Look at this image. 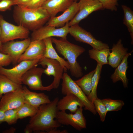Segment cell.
Returning <instances> with one entry per match:
<instances>
[{
  "label": "cell",
  "mask_w": 133,
  "mask_h": 133,
  "mask_svg": "<svg viewBox=\"0 0 133 133\" xmlns=\"http://www.w3.org/2000/svg\"><path fill=\"white\" fill-rule=\"evenodd\" d=\"M59 100L56 97L49 103L41 105L33 116L31 117L26 127L33 131H45L48 133L51 130L61 126V125L56 119L57 102Z\"/></svg>",
  "instance_id": "6da1fadb"
},
{
  "label": "cell",
  "mask_w": 133,
  "mask_h": 133,
  "mask_svg": "<svg viewBox=\"0 0 133 133\" xmlns=\"http://www.w3.org/2000/svg\"><path fill=\"white\" fill-rule=\"evenodd\" d=\"M13 17L18 25L33 31L43 26L50 17L42 7L32 9L17 5L14 9Z\"/></svg>",
  "instance_id": "7a4b0ae2"
},
{
  "label": "cell",
  "mask_w": 133,
  "mask_h": 133,
  "mask_svg": "<svg viewBox=\"0 0 133 133\" xmlns=\"http://www.w3.org/2000/svg\"><path fill=\"white\" fill-rule=\"evenodd\" d=\"M51 39L57 52L67 60L71 75L77 78L82 77L83 75L82 68L77 61V59L85 51V48L71 43L67 38H61L58 39L51 37Z\"/></svg>",
  "instance_id": "3957f363"
},
{
  "label": "cell",
  "mask_w": 133,
  "mask_h": 133,
  "mask_svg": "<svg viewBox=\"0 0 133 133\" xmlns=\"http://www.w3.org/2000/svg\"><path fill=\"white\" fill-rule=\"evenodd\" d=\"M62 80V94L65 95L68 93L73 94L82 102L85 110L90 111L94 115H96L97 112L93 103L89 100L87 96L67 73H64Z\"/></svg>",
  "instance_id": "277c9868"
},
{
  "label": "cell",
  "mask_w": 133,
  "mask_h": 133,
  "mask_svg": "<svg viewBox=\"0 0 133 133\" xmlns=\"http://www.w3.org/2000/svg\"><path fill=\"white\" fill-rule=\"evenodd\" d=\"M0 40L2 44L17 39L29 37V30L21 25L17 26L8 22L0 15Z\"/></svg>",
  "instance_id": "5b68a950"
},
{
  "label": "cell",
  "mask_w": 133,
  "mask_h": 133,
  "mask_svg": "<svg viewBox=\"0 0 133 133\" xmlns=\"http://www.w3.org/2000/svg\"><path fill=\"white\" fill-rule=\"evenodd\" d=\"M37 66L31 68L23 75L21 78L22 83L27 85L32 90L50 91L53 89L51 84L47 86H44L42 84L41 77L44 69L37 67Z\"/></svg>",
  "instance_id": "8992f818"
},
{
  "label": "cell",
  "mask_w": 133,
  "mask_h": 133,
  "mask_svg": "<svg viewBox=\"0 0 133 133\" xmlns=\"http://www.w3.org/2000/svg\"><path fill=\"white\" fill-rule=\"evenodd\" d=\"M82 107H79L74 113L67 114L65 111H58L56 118L61 124L70 125L80 131L86 128V122Z\"/></svg>",
  "instance_id": "52a82bcc"
},
{
  "label": "cell",
  "mask_w": 133,
  "mask_h": 133,
  "mask_svg": "<svg viewBox=\"0 0 133 133\" xmlns=\"http://www.w3.org/2000/svg\"><path fill=\"white\" fill-rule=\"evenodd\" d=\"M69 33L77 41L87 44L93 48L100 50L105 48H109L107 44L96 39L91 33L86 30L78 24L69 27Z\"/></svg>",
  "instance_id": "ba28073f"
},
{
  "label": "cell",
  "mask_w": 133,
  "mask_h": 133,
  "mask_svg": "<svg viewBox=\"0 0 133 133\" xmlns=\"http://www.w3.org/2000/svg\"><path fill=\"white\" fill-rule=\"evenodd\" d=\"M40 60H23L10 69L0 67V73L5 76L14 82L21 84V78L23 75L31 68L37 65Z\"/></svg>",
  "instance_id": "9c48e42d"
},
{
  "label": "cell",
  "mask_w": 133,
  "mask_h": 133,
  "mask_svg": "<svg viewBox=\"0 0 133 133\" xmlns=\"http://www.w3.org/2000/svg\"><path fill=\"white\" fill-rule=\"evenodd\" d=\"M38 64L46 68L44 69L43 73L48 76H53L54 80L51 84L53 89L57 88L64 71L60 63L55 60L44 57L40 60Z\"/></svg>",
  "instance_id": "30bf717a"
},
{
  "label": "cell",
  "mask_w": 133,
  "mask_h": 133,
  "mask_svg": "<svg viewBox=\"0 0 133 133\" xmlns=\"http://www.w3.org/2000/svg\"><path fill=\"white\" fill-rule=\"evenodd\" d=\"M31 41V39L28 37L21 41L8 42L3 44L0 52L9 55L11 58L12 63L16 65Z\"/></svg>",
  "instance_id": "8fae6325"
},
{
  "label": "cell",
  "mask_w": 133,
  "mask_h": 133,
  "mask_svg": "<svg viewBox=\"0 0 133 133\" xmlns=\"http://www.w3.org/2000/svg\"><path fill=\"white\" fill-rule=\"evenodd\" d=\"M68 23V22L64 26L58 28L48 25L43 26L33 31L31 34V41L43 40L52 37L66 38L70 27Z\"/></svg>",
  "instance_id": "7c38bea8"
},
{
  "label": "cell",
  "mask_w": 133,
  "mask_h": 133,
  "mask_svg": "<svg viewBox=\"0 0 133 133\" xmlns=\"http://www.w3.org/2000/svg\"><path fill=\"white\" fill-rule=\"evenodd\" d=\"M78 3L79 10L73 18L68 22L69 27L78 24L93 12L104 9L98 0H80Z\"/></svg>",
  "instance_id": "4fadbf2b"
},
{
  "label": "cell",
  "mask_w": 133,
  "mask_h": 133,
  "mask_svg": "<svg viewBox=\"0 0 133 133\" xmlns=\"http://www.w3.org/2000/svg\"><path fill=\"white\" fill-rule=\"evenodd\" d=\"M22 88L2 96L0 99V110L17 109L25 103Z\"/></svg>",
  "instance_id": "5bb4252c"
},
{
  "label": "cell",
  "mask_w": 133,
  "mask_h": 133,
  "mask_svg": "<svg viewBox=\"0 0 133 133\" xmlns=\"http://www.w3.org/2000/svg\"><path fill=\"white\" fill-rule=\"evenodd\" d=\"M45 50V45L43 40L31 41L18 63L24 60L41 59L44 56Z\"/></svg>",
  "instance_id": "9a60e30c"
},
{
  "label": "cell",
  "mask_w": 133,
  "mask_h": 133,
  "mask_svg": "<svg viewBox=\"0 0 133 133\" xmlns=\"http://www.w3.org/2000/svg\"><path fill=\"white\" fill-rule=\"evenodd\" d=\"M79 10L78 2L74 1L71 5L61 15L50 17L48 25L55 27H62L71 20Z\"/></svg>",
  "instance_id": "2e32d148"
},
{
  "label": "cell",
  "mask_w": 133,
  "mask_h": 133,
  "mask_svg": "<svg viewBox=\"0 0 133 133\" xmlns=\"http://www.w3.org/2000/svg\"><path fill=\"white\" fill-rule=\"evenodd\" d=\"M22 90L25 102L38 109L42 104L50 103L48 96L43 93H37L30 91L27 87L23 86Z\"/></svg>",
  "instance_id": "e0dca14e"
},
{
  "label": "cell",
  "mask_w": 133,
  "mask_h": 133,
  "mask_svg": "<svg viewBox=\"0 0 133 133\" xmlns=\"http://www.w3.org/2000/svg\"><path fill=\"white\" fill-rule=\"evenodd\" d=\"M79 107H84L82 102L76 96L68 93L62 99L59 100L57 103L58 111H65L68 110L71 113H74Z\"/></svg>",
  "instance_id": "ac0fdd59"
},
{
  "label": "cell",
  "mask_w": 133,
  "mask_h": 133,
  "mask_svg": "<svg viewBox=\"0 0 133 133\" xmlns=\"http://www.w3.org/2000/svg\"><path fill=\"white\" fill-rule=\"evenodd\" d=\"M108 58V64L113 68H116L128 53V49L123 46L122 40L119 39L116 44H113Z\"/></svg>",
  "instance_id": "d6986e66"
},
{
  "label": "cell",
  "mask_w": 133,
  "mask_h": 133,
  "mask_svg": "<svg viewBox=\"0 0 133 133\" xmlns=\"http://www.w3.org/2000/svg\"><path fill=\"white\" fill-rule=\"evenodd\" d=\"M74 0H47L42 7L48 12L50 17L55 16L60 12H64Z\"/></svg>",
  "instance_id": "ffe728a7"
},
{
  "label": "cell",
  "mask_w": 133,
  "mask_h": 133,
  "mask_svg": "<svg viewBox=\"0 0 133 133\" xmlns=\"http://www.w3.org/2000/svg\"><path fill=\"white\" fill-rule=\"evenodd\" d=\"M130 55V53H128L124 56L110 77L113 83H115L119 81H121L125 88L128 87V81L126 72L128 67V59Z\"/></svg>",
  "instance_id": "44dd1931"
},
{
  "label": "cell",
  "mask_w": 133,
  "mask_h": 133,
  "mask_svg": "<svg viewBox=\"0 0 133 133\" xmlns=\"http://www.w3.org/2000/svg\"><path fill=\"white\" fill-rule=\"evenodd\" d=\"M52 37L46 38L43 40L45 45L44 57L55 60L58 61L63 67L64 71L69 70L70 66L68 62L59 56L52 45Z\"/></svg>",
  "instance_id": "7402d4cb"
},
{
  "label": "cell",
  "mask_w": 133,
  "mask_h": 133,
  "mask_svg": "<svg viewBox=\"0 0 133 133\" xmlns=\"http://www.w3.org/2000/svg\"><path fill=\"white\" fill-rule=\"evenodd\" d=\"M22 87L21 84L14 82L5 76L0 73V99L4 94Z\"/></svg>",
  "instance_id": "603a6c76"
},
{
  "label": "cell",
  "mask_w": 133,
  "mask_h": 133,
  "mask_svg": "<svg viewBox=\"0 0 133 133\" xmlns=\"http://www.w3.org/2000/svg\"><path fill=\"white\" fill-rule=\"evenodd\" d=\"M110 50L109 48H105L100 50L93 48L89 50L88 53L91 58L96 61L97 63L103 66L108 64V58Z\"/></svg>",
  "instance_id": "cb8c5ba5"
},
{
  "label": "cell",
  "mask_w": 133,
  "mask_h": 133,
  "mask_svg": "<svg viewBox=\"0 0 133 133\" xmlns=\"http://www.w3.org/2000/svg\"><path fill=\"white\" fill-rule=\"evenodd\" d=\"M102 66L97 63L95 72L91 80L92 90L87 96L89 100L93 103L94 100L98 98L97 95V88L100 77Z\"/></svg>",
  "instance_id": "d4e9b609"
},
{
  "label": "cell",
  "mask_w": 133,
  "mask_h": 133,
  "mask_svg": "<svg viewBox=\"0 0 133 133\" xmlns=\"http://www.w3.org/2000/svg\"><path fill=\"white\" fill-rule=\"evenodd\" d=\"M95 70V69L80 79L74 81L87 96L89 95L92 90L91 80Z\"/></svg>",
  "instance_id": "484cf974"
},
{
  "label": "cell",
  "mask_w": 133,
  "mask_h": 133,
  "mask_svg": "<svg viewBox=\"0 0 133 133\" xmlns=\"http://www.w3.org/2000/svg\"><path fill=\"white\" fill-rule=\"evenodd\" d=\"M121 7L124 12L123 23L127 27L130 33L131 39V44H133V11L127 6L122 5Z\"/></svg>",
  "instance_id": "4316f807"
},
{
  "label": "cell",
  "mask_w": 133,
  "mask_h": 133,
  "mask_svg": "<svg viewBox=\"0 0 133 133\" xmlns=\"http://www.w3.org/2000/svg\"><path fill=\"white\" fill-rule=\"evenodd\" d=\"M38 109L25 103L17 109L18 118L21 119L28 117H32L36 114Z\"/></svg>",
  "instance_id": "83f0119b"
},
{
  "label": "cell",
  "mask_w": 133,
  "mask_h": 133,
  "mask_svg": "<svg viewBox=\"0 0 133 133\" xmlns=\"http://www.w3.org/2000/svg\"><path fill=\"white\" fill-rule=\"evenodd\" d=\"M108 111H118L124 105V102L120 100H113L109 99L102 100Z\"/></svg>",
  "instance_id": "f1b7e54d"
},
{
  "label": "cell",
  "mask_w": 133,
  "mask_h": 133,
  "mask_svg": "<svg viewBox=\"0 0 133 133\" xmlns=\"http://www.w3.org/2000/svg\"><path fill=\"white\" fill-rule=\"evenodd\" d=\"M93 103L97 113L100 116V120L104 122L108 111L102 100L98 98L94 100Z\"/></svg>",
  "instance_id": "f546056e"
},
{
  "label": "cell",
  "mask_w": 133,
  "mask_h": 133,
  "mask_svg": "<svg viewBox=\"0 0 133 133\" xmlns=\"http://www.w3.org/2000/svg\"><path fill=\"white\" fill-rule=\"evenodd\" d=\"M4 122L8 125L16 123L18 119L17 118V109L7 110L4 111Z\"/></svg>",
  "instance_id": "4dcf8cb0"
},
{
  "label": "cell",
  "mask_w": 133,
  "mask_h": 133,
  "mask_svg": "<svg viewBox=\"0 0 133 133\" xmlns=\"http://www.w3.org/2000/svg\"><path fill=\"white\" fill-rule=\"evenodd\" d=\"M101 4L103 9L112 11H116L119 0H98Z\"/></svg>",
  "instance_id": "1f68e13d"
},
{
  "label": "cell",
  "mask_w": 133,
  "mask_h": 133,
  "mask_svg": "<svg viewBox=\"0 0 133 133\" xmlns=\"http://www.w3.org/2000/svg\"><path fill=\"white\" fill-rule=\"evenodd\" d=\"M46 0H31L27 4L23 6H20L32 9H37L42 7L43 4Z\"/></svg>",
  "instance_id": "d6a6232c"
},
{
  "label": "cell",
  "mask_w": 133,
  "mask_h": 133,
  "mask_svg": "<svg viewBox=\"0 0 133 133\" xmlns=\"http://www.w3.org/2000/svg\"><path fill=\"white\" fill-rule=\"evenodd\" d=\"M12 62L11 58L9 55L0 52V67L8 66Z\"/></svg>",
  "instance_id": "836d02e7"
},
{
  "label": "cell",
  "mask_w": 133,
  "mask_h": 133,
  "mask_svg": "<svg viewBox=\"0 0 133 133\" xmlns=\"http://www.w3.org/2000/svg\"><path fill=\"white\" fill-rule=\"evenodd\" d=\"M15 5L14 0H0V11L4 12L9 9L13 5Z\"/></svg>",
  "instance_id": "e575fe53"
},
{
  "label": "cell",
  "mask_w": 133,
  "mask_h": 133,
  "mask_svg": "<svg viewBox=\"0 0 133 133\" xmlns=\"http://www.w3.org/2000/svg\"><path fill=\"white\" fill-rule=\"evenodd\" d=\"M31 0H14L15 5L23 6L29 3Z\"/></svg>",
  "instance_id": "d590c367"
},
{
  "label": "cell",
  "mask_w": 133,
  "mask_h": 133,
  "mask_svg": "<svg viewBox=\"0 0 133 133\" xmlns=\"http://www.w3.org/2000/svg\"><path fill=\"white\" fill-rule=\"evenodd\" d=\"M68 132L66 130L60 131L57 128L54 129L49 131L48 133H67Z\"/></svg>",
  "instance_id": "8d00e7d4"
},
{
  "label": "cell",
  "mask_w": 133,
  "mask_h": 133,
  "mask_svg": "<svg viewBox=\"0 0 133 133\" xmlns=\"http://www.w3.org/2000/svg\"><path fill=\"white\" fill-rule=\"evenodd\" d=\"M4 111L0 110V124L4 122Z\"/></svg>",
  "instance_id": "74e56055"
},
{
  "label": "cell",
  "mask_w": 133,
  "mask_h": 133,
  "mask_svg": "<svg viewBox=\"0 0 133 133\" xmlns=\"http://www.w3.org/2000/svg\"><path fill=\"white\" fill-rule=\"evenodd\" d=\"M16 129L13 127H12L9 129L4 131L5 133H14L16 131Z\"/></svg>",
  "instance_id": "f35d334b"
},
{
  "label": "cell",
  "mask_w": 133,
  "mask_h": 133,
  "mask_svg": "<svg viewBox=\"0 0 133 133\" xmlns=\"http://www.w3.org/2000/svg\"><path fill=\"white\" fill-rule=\"evenodd\" d=\"M33 131L31 129L26 126L24 130V132L25 133H31Z\"/></svg>",
  "instance_id": "ab89813d"
},
{
  "label": "cell",
  "mask_w": 133,
  "mask_h": 133,
  "mask_svg": "<svg viewBox=\"0 0 133 133\" xmlns=\"http://www.w3.org/2000/svg\"><path fill=\"white\" fill-rule=\"evenodd\" d=\"M0 34H1V28H0V51L1 50L2 46L3 44H2L1 43L0 40Z\"/></svg>",
  "instance_id": "60d3db41"
},
{
  "label": "cell",
  "mask_w": 133,
  "mask_h": 133,
  "mask_svg": "<svg viewBox=\"0 0 133 133\" xmlns=\"http://www.w3.org/2000/svg\"><path fill=\"white\" fill-rule=\"evenodd\" d=\"M78 0H74V1H77Z\"/></svg>",
  "instance_id": "b9f144b4"
},
{
  "label": "cell",
  "mask_w": 133,
  "mask_h": 133,
  "mask_svg": "<svg viewBox=\"0 0 133 133\" xmlns=\"http://www.w3.org/2000/svg\"></svg>",
  "instance_id": "7bdbcfd3"
},
{
  "label": "cell",
  "mask_w": 133,
  "mask_h": 133,
  "mask_svg": "<svg viewBox=\"0 0 133 133\" xmlns=\"http://www.w3.org/2000/svg\"></svg>",
  "instance_id": "ee69618b"
}]
</instances>
